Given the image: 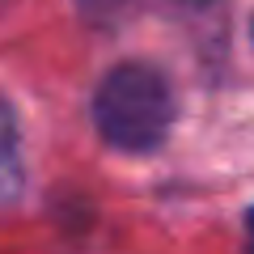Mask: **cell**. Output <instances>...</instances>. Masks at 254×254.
I'll return each instance as SVG.
<instances>
[{
	"label": "cell",
	"mask_w": 254,
	"mask_h": 254,
	"mask_svg": "<svg viewBox=\"0 0 254 254\" xmlns=\"http://www.w3.org/2000/svg\"><path fill=\"white\" fill-rule=\"evenodd\" d=\"M174 89L161 68L127 60L102 76L93 93V123L102 140L123 153H153L174 127Z\"/></svg>",
	"instance_id": "cell-1"
},
{
	"label": "cell",
	"mask_w": 254,
	"mask_h": 254,
	"mask_svg": "<svg viewBox=\"0 0 254 254\" xmlns=\"http://www.w3.org/2000/svg\"><path fill=\"white\" fill-rule=\"evenodd\" d=\"M17 174V119H13V106L0 98V190L13 182Z\"/></svg>",
	"instance_id": "cell-2"
},
{
	"label": "cell",
	"mask_w": 254,
	"mask_h": 254,
	"mask_svg": "<svg viewBox=\"0 0 254 254\" xmlns=\"http://www.w3.org/2000/svg\"><path fill=\"white\" fill-rule=\"evenodd\" d=\"M246 225H250V233H254V208H250V216H246Z\"/></svg>",
	"instance_id": "cell-3"
}]
</instances>
